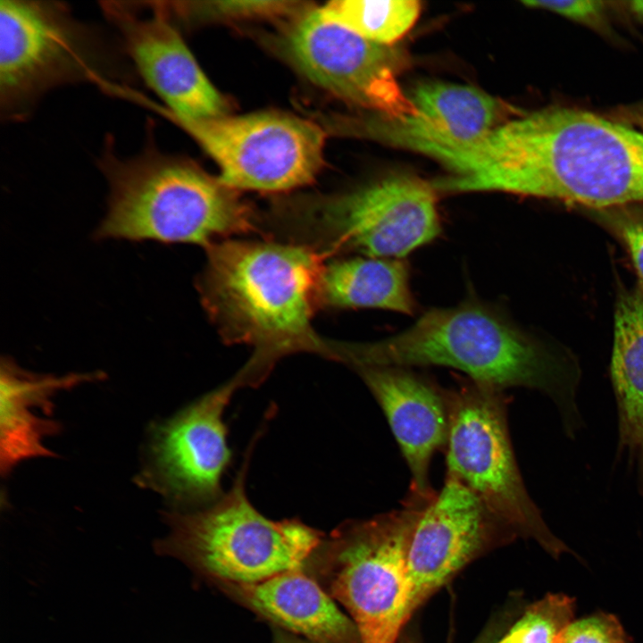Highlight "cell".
<instances>
[{
    "label": "cell",
    "mask_w": 643,
    "mask_h": 643,
    "mask_svg": "<svg viewBox=\"0 0 643 643\" xmlns=\"http://www.w3.org/2000/svg\"><path fill=\"white\" fill-rule=\"evenodd\" d=\"M611 381L617 409L619 459L625 458L643 498V294L619 301L614 315Z\"/></svg>",
    "instance_id": "cell-19"
},
{
    "label": "cell",
    "mask_w": 643,
    "mask_h": 643,
    "mask_svg": "<svg viewBox=\"0 0 643 643\" xmlns=\"http://www.w3.org/2000/svg\"><path fill=\"white\" fill-rule=\"evenodd\" d=\"M468 487L446 475L415 527L408 553L413 613L482 551L515 539Z\"/></svg>",
    "instance_id": "cell-14"
},
{
    "label": "cell",
    "mask_w": 643,
    "mask_h": 643,
    "mask_svg": "<svg viewBox=\"0 0 643 643\" xmlns=\"http://www.w3.org/2000/svg\"><path fill=\"white\" fill-rule=\"evenodd\" d=\"M121 48L173 121L227 114L228 104L185 44L164 1L102 2Z\"/></svg>",
    "instance_id": "cell-13"
},
{
    "label": "cell",
    "mask_w": 643,
    "mask_h": 643,
    "mask_svg": "<svg viewBox=\"0 0 643 643\" xmlns=\"http://www.w3.org/2000/svg\"><path fill=\"white\" fill-rule=\"evenodd\" d=\"M256 438L230 489L205 507L165 512L170 531L154 544L157 554L215 585L255 583L303 569L325 537L299 519H268L251 504L245 482Z\"/></svg>",
    "instance_id": "cell-5"
},
{
    "label": "cell",
    "mask_w": 643,
    "mask_h": 643,
    "mask_svg": "<svg viewBox=\"0 0 643 643\" xmlns=\"http://www.w3.org/2000/svg\"><path fill=\"white\" fill-rule=\"evenodd\" d=\"M382 409L411 473L403 505L425 508L437 492L430 482L434 455L449 432L448 389L411 368L367 366L355 370Z\"/></svg>",
    "instance_id": "cell-16"
},
{
    "label": "cell",
    "mask_w": 643,
    "mask_h": 643,
    "mask_svg": "<svg viewBox=\"0 0 643 643\" xmlns=\"http://www.w3.org/2000/svg\"><path fill=\"white\" fill-rule=\"evenodd\" d=\"M150 133L144 148L120 157L108 138L98 161L109 186L99 238L155 240L209 246L221 237L257 229L234 189L195 164L164 153Z\"/></svg>",
    "instance_id": "cell-4"
},
{
    "label": "cell",
    "mask_w": 643,
    "mask_h": 643,
    "mask_svg": "<svg viewBox=\"0 0 643 643\" xmlns=\"http://www.w3.org/2000/svg\"><path fill=\"white\" fill-rule=\"evenodd\" d=\"M272 643H311L290 632L274 627Z\"/></svg>",
    "instance_id": "cell-27"
},
{
    "label": "cell",
    "mask_w": 643,
    "mask_h": 643,
    "mask_svg": "<svg viewBox=\"0 0 643 643\" xmlns=\"http://www.w3.org/2000/svg\"><path fill=\"white\" fill-rule=\"evenodd\" d=\"M556 643H631V640L615 615L597 612L573 619Z\"/></svg>",
    "instance_id": "cell-24"
},
{
    "label": "cell",
    "mask_w": 643,
    "mask_h": 643,
    "mask_svg": "<svg viewBox=\"0 0 643 643\" xmlns=\"http://www.w3.org/2000/svg\"><path fill=\"white\" fill-rule=\"evenodd\" d=\"M621 234L643 285V219L626 220L621 226Z\"/></svg>",
    "instance_id": "cell-26"
},
{
    "label": "cell",
    "mask_w": 643,
    "mask_h": 643,
    "mask_svg": "<svg viewBox=\"0 0 643 643\" xmlns=\"http://www.w3.org/2000/svg\"><path fill=\"white\" fill-rule=\"evenodd\" d=\"M94 374L72 373L65 376L42 375L21 369L12 360L1 363L0 466L8 475L27 459L52 456L45 438L60 430L48 418L54 408L52 397L88 380Z\"/></svg>",
    "instance_id": "cell-18"
},
{
    "label": "cell",
    "mask_w": 643,
    "mask_h": 643,
    "mask_svg": "<svg viewBox=\"0 0 643 643\" xmlns=\"http://www.w3.org/2000/svg\"><path fill=\"white\" fill-rule=\"evenodd\" d=\"M242 386L236 375L155 424L137 484L159 493L177 511L205 507L218 500L223 495L221 478L231 460L223 413L233 392Z\"/></svg>",
    "instance_id": "cell-12"
},
{
    "label": "cell",
    "mask_w": 643,
    "mask_h": 643,
    "mask_svg": "<svg viewBox=\"0 0 643 643\" xmlns=\"http://www.w3.org/2000/svg\"><path fill=\"white\" fill-rule=\"evenodd\" d=\"M447 473L474 492L516 537L553 557L571 553L546 523L521 474L508 427L505 391L465 379L448 389Z\"/></svg>",
    "instance_id": "cell-9"
},
{
    "label": "cell",
    "mask_w": 643,
    "mask_h": 643,
    "mask_svg": "<svg viewBox=\"0 0 643 643\" xmlns=\"http://www.w3.org/2000/svg\"><path fill=\"white\" fill-rule=\"evenodd\" d=\"M431 182L394 175L357 189L296 201L282 209L281 226L323 255L355 253L402 259L441 232Z\"/></svg>",
    "instance_id": "cell-8"
},
{
    "label": "cell",
    "mask_w": 643,
    "mask_h": 643,
    "mask_svg": "<svg viewBox=\"0 0 643 643\" xmlns=\"http://www.w3.org/2000/svg\"><path fill=\"white\" fill-rule=\"evenodd\" d=\"M214 160L232 189L280 192L312 182L323 164L325 132L280 112L175 121Z\"/></svg>",
    "instance_id": "cell-10"
},
{
    "label": "cell",
    "mask_w": 643,
    "mask_h": 643,
    "mask_svg": "<svg viewBox=\"0 0 643 643\" xmlns=\"http://www.w3.org/2000/svg\"><path fill=\"white\" fill-rule=\"evenodd\" d=\"M530 8L546 10L594 29L606 28V3L593 0L524 1Z\"/></svg>",
    "instance_id": "cell-25"
},
{
    "label": "cell",
    "mask_w": 643,
    "mask_h": 643,
    "mask_svg": "<svg viewBox=\"0 0 643 643\" xmlns=\"http://www.w3.org/2000/svg\"><path fill=\"white\" fill-rule=\"evenodd\" d=\"M451 193L500 191L593 207L643 202V132L594 113H522L467 146Z\"/></svg>",
    "instance_id": "cell-1"
},
{
    "label": "cell",
    "mask_w": 643,
    "mask_h": 643,
    "mask_svg": "<svg viewBox=\"0 0 643 643\" xmlns=\"http://www.w3.org/2000/svg\"><path fill=\"white\" fill-rule=\"evenodd\" d=\"M166 6L174 21L196 23L209 19L253 18L301 15L310 8L294 1H207L168 2Z\"/></svg>",
    "instance_id": "cell-23"
},
{
    "label": "cell",
    "mask_w": 643,
    "mask_h": 643,
    "mask_svg": "<svg viewBox=\"0 0 643 643\" xmlns=\"http://www.w3.org/2000/svg\"><path fill=\"white\" fill-rule=\"evenodd\" d=\"M327 16L363 38L392 46L413 26L421 13L416 0L331 1L322 7Z\"/></svg>",
    "instance_id": "cell-21"
},
{
    "label": "cell",
    "mask_w": 643,
    "mask_h": 643,
    "mask_svg": "<svg viewBox=\"0 0 643 643\" xmlns=\"http://www.w3.org/2000/svg\"><path fill=\"white\" fill-rule=\"evenodd\" d=\"M206 250L202 304L227 343L255 350L239 372L245 386L260 384L280 358L297 352L339 362L342 343L324 340L312 326L325 255L296 243L232 239Z\"/></svg>",
    "instance_id": "cell-2"
},
{
    "label": "cell",
    "mask_w": 643,
    "mask_h": 643,
    "mask_svg": "<svg viewBox=\"0 0 643 643\" xmlns=\"http://www.w3.org/2000/svg\"><path fill=\"white\" fill-rule=\"evenodd\" d=\"M574 613L575 601L571 597L547 594L530 605L497 643H556Z\"/></svg>",
    "instance_id": "cell-22"
},
{
    "label": "cell",
    "mask_w": 643,
    "mask_h": 643,
    "mask_svg": "<svg viewBox=\"0 0 643 643\" xmlns=\"http://www.w3.org/2000/svg\"><path fill=\"white\" fill-rule=\"evenodd\" d=\"M424 508L342 522L303 569L351 616L361 643H396L412 615L408 553Z\"/></svg>",
    "instance_id": "cell-6"
},
{
    "label": "cell",
    "mask_w": 643,
    "mask_h": 643,
    "mask_svg": "<svg viewBox=\"0 0 643 643\" xmlns=\"http://www.w3.org/2000/svg\"><path fill=\"white\" fill-rule=\"evenodd\" d=\"M347 364L455 369L474 383L505 391L526 388L555 405L566 436L581 430L577 383L559 376L549 359L507 318L478 302L432 308L406 330L369 343H350Z\"/></svg>",
    "instance_id": "cell-3"
},
{
    "label": "cell",
    "mask_w": 643,
    "mask_h": 643,
    "mask_svg": "<svg viewBox=\"0 0 643 643\" xmlns=\"http://www.w3.org/2000/svg\"><path fill=\"white\" fill-rule=\"evenodd\" d=\"M102 32L64 3L0 1V113L21 121L49 91L80 82L127 79Z\"/></svg>",
    "instance_id": "cell-7"
},
{
    "label": "cell",
    "mask_w": 643,
    "mask_h": 643,
    "mask_svg": "<svg viewBox=\"0 0 643 643\" xmlns=\"http://www.w3.org/2000/svg\"><path fill=\"white\" fill-rule=\"evenodd\" d=\"M216 586L274 627L311 643H361L352 619L304 569L255 583Z\"/></svg>",
    "instance_id": "cell-17"
},
{
    "label": "cell",
    "mask_w": 643,
    "mask_h": 643,
    "mask_svg": "<svg viewBox=\"0 0 643 643\" xmlns=\"http://www.w3.org/2000/svg\"><path fill=\"white\" fill-rule=\"evenodd\" d=\"M320 305L333 308H378L413 314L415 301L409 271L400 259L357 256L325 265Z\"/></svg>",
    "instance_id": "cell-20"
},
{
    "label": "cell",
    "mask_w": 643,
    "mask_h": 643,
    "mask_svg": "<svg viewBox=\"0 0 643 643\" xmlns=\"http://www.w3.org/2000/svg\"><path fill=\"white\" fill-rule=\"evenodd\" d=\"M624 117L626 120H629L630 123L643 130V103L635 107L629 108L624 113Z\"/></svg>",
    "instance_id": "cell-28"
},
{
    "label": "cell",
    "mask_w": 643,
    "mask_h": 643,
    "mask_svg": "<svg viewBox=\"0 0 643 643\" xmlns=\"http://www.w3.org/2000/svg\"><path fill=\"white\" fill-rule=\"evenodd\" d=\"M285 48L302 74L345 101L392 119L417 113L397 80L408 64L406 54L363 38L322 7L296 19Z\"/></svg>",
    "instance_id": "cell-11"
},
{
    "label": "cell",
    "mask_w": 643,
    "mask_h": 643,
    "mask_svg": "<svg viewBox=\"0 0 643 643\" xmlns=\"http://www.w3.org/2000/svg\"><path fill=\"white\" fill-rule=\"evenodd\" d=\"M409 97L416 115L356 119L354 134L436 159L450 148L483 138L518 114L507 103L467 85L422 82Z\"/></svg>",
    "instance_id": "cell-15"
},
{
    "label": "cell",
    "mask_w": 643,
    "mask_h": 643,
    "mask_svg": "<svg viewBox=\"0 0 643 643\" xmlns=\"http://www.w3.org/2000/svg\"><path fill=\"white\" fill-rule=\"evenodd\" d=\"M628 7L636 17L643 21V1L628 2Z\"/></svg>",
    "instance_id": "cell-29"
}]
</instances>
